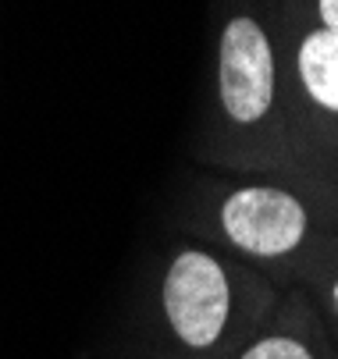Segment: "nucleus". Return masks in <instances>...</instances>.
I'll return each mask as SVG.
<instances>
[{
  "label": "nucleus",
  "instance_id": "obj_1",
  "mask_svg": "<svg viewBox=\"0 0 338 359\" xmlns=\"http://www.w3.org/2000/svg\"><path fill=\"white\" fill-rule=\"evenodd\" d=\"M164 310L178 338L192 348H207L228 317V281L203 252H182L164 281Z\"/></svg>",
  "mask_w": 338,
  "mask_h": 359
},
{
  "label": "nucleus",
  "instance_id": "obj_2",
  "mask_svg": "<svg viewBox=\"0 0 338 359\" xmlns=\"http://www.w3.org/2000/svg\"><path fill=\"white\" fill-rule=\"evenodd\" d=\"M274 96V61L257 22L235 18L221 39V100L235 121H257Z\"/></svg>",
  "mask_w": 338,
  "mask_h": 359
},
{
  "label": "nucleus",
  "instance_id": "obj_3",
  "mask_svg": "<svg viewBox=\"0 0 338 359\" xmlns=\"http://www.w3.org/2000/svg\"><path fill=\"white\" fill-rule=\"evenodd\" d=\"M224 228L235 245L257 256H278L303 238L306 214L288 192L243 189L224 203Z\"/></svg>",
  "mask_w": 338,
  "mask_h": 359
},
{
  "label": "nucleus",
  "instance_id": "obj_4",
  "mask_svg": "<svg viewBox=\"0 0 338 359\" xmlns=\"http://www.w3.org/2000/svg\"><path fill=\"white\" fill-rule=\"evenodd\" d=\"M299 72L317 104L338 111V32H313L299 50Z\"/></svg>",
  "mask_w": 338,
  "mask_h": 359
},
{
  "label": "nucleus",
  "instance_id": "obj_5",
  "mask_svg": "<svg viewBox=\"0 0 338 359\" xmlns=\"http://www.w3.org/2000/svg\"><path fill=\"white\" fill-rule=\"evenodd\" d=\"M243 359H310V352H306L299 341H288V338H271V341L253 345Z\"/></svg>",
  "mask_w": 338,
  "mask_h": 359
},
{
  "label": "nucleus",
  "instance_id": "obj_6",
  "mask_svg": "<svg viewBox=\"0 0 338 359\" xmlns=\"http://www.w3.org/2000/svg\"><path fill=\"white\" fill-rule=\"evenodd\" d=\"M320 18L327 32H338V0H320Z\"/></svg>",
  "mask_w": 338,
  "mask_h": 359
}]
</instances>
